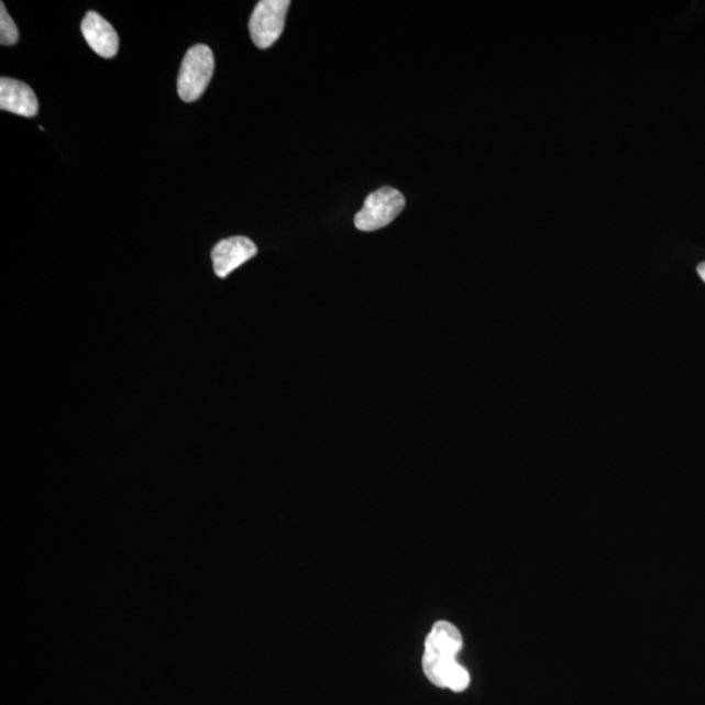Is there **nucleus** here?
Returning <instances> with one entry per match:
<instances>
[{
    "instance_id": "obj_1",
    "label": "nucleus",
    "mask_w": 705,
    "mask_h": 705,
    "mask_svg": "<svg viewBox=\"0 0 705 705\" xmlns=\"http://www.w3.org/2000/svg\"><path fill=\"white\" fill-rule=\"evenodd\" d=\"M463 647V637L456 626L445 620L431 628L425 641L422 667L432 685L462 693L471 683L470 673L458 664L456 656Z\"/></svg>"
},
{
    "instance_id": "obj_2",
    "label": "nucleus",
    "mask_w": 705,
    "mask_h": 705,
    "mask_svg": "<svg viewBox=\"0 0 705 705\" xmlns=\"http://www.w3.org/2000/svg\"><path fill=\"white\" fill-rule=\"evenodd\" d=\"M214 73L211 48L197 45L190 48L181 62L178 76V95L185 102H194L206 92Z\"/></svg>"
},
{
    "instance_id": "obj_3",
    "label": "nucleus",
    "mask_w": 705,
    "mask_h": 705,
    "mask_svg": "<svg viewBox=\"0 0 705 705\" xmlns=\"http://www.w3.org/2000/svg\"><path fill=\"white\" fill-rule=\"evenodd\" d=\"M405 208V198L393 187H382L368 195L362 211L355 214V228L362 232H375L386 228Z\"/></svg>"
},
{
    "instance_id": "obj_4",
    "label": "nucleus",
    "mask_w": 705,
    "mask_h": 705,
    "mask_svg": "<svg viewBox=\"0 0 705 705\" xmlns=\"http://www.w3.org/2000/svg\"><path fill=\"white\" fill-rule=\"evenodd\" d=\"M289 0H261L251 15V38L260 48H268L280 38L288 13Z\"/></svg>"
},
{
    "instance_id": "obj_5",
    "label": "nucleus",
    "mask_w": 705,
    "mask_h": 705,
    "mask_svg": "<svg viewBox=\"0 0 705 705\" xmlns=\"http://www.w3.org/2000/svg\"><path fill=\"white\" fill-rule=\"evenodd\" d=\"M257 254L256 244L246 236H230L212 250L214 274L225 278Z\"/></svg>"
},
{
    "instance_id": "obj_6",
    "label": "nucleus",
    "mask_w": 705,
    "mask_h": 705,
    "mask_svg": "<svg viewBox=\"0 0 705 705\" xmlns=\"http://www.w3.org/2000/svg\"><path fill=\"white\" fill-rule=\"evenodd\" d=\"M81 33L89 47L102 58H114L120 48V37L110 23L99 13L89 11L81 23Z\"/></svg>"
},
{
    "instance_id": "obj_7",
    "label": "nucleus",
    "mask_w": 705,
    "mask_h": 705,
    "mask_svg": "<svg viewBox=\"0 0 705 705\" xmlns=\"http://www.w3.org/2000/svg\"><path fill=\"white\" fill-rule=\"evenodd\" d=\"M0 109L32 118L38 114V101L33 89L16 79H0Z\"/></svg>"
},
{
    "instance_id": "obj_8",
    "label": "nucleus",
    "mask_w": 705,
    "mask_h": 705,
    "mask_svg": "<svg viewBox=\"0 0 705 705\" xmlns=\"http://www.w3.org/2000/svg\"><path fill=\"white\" fill-rule=\"evenodd\" d=\"M0 44L3 46L15 45L19 41V31L15 23L7 12L4 3L0 4Z\"/></svg>"
},
{
    "instance_id": "obj_9",
    "label": "nucleus",
    "mask_w": 705,
    "mask_h": 705,
    "mask_svg": "<svg viewBox=\"0 0 705 705\" xmlns=\"http://www.w3.org/2000/svg\"><path fill=\"white\" fill-rule=\"evenodd\" d=\"M697 274H700L702 280L705 283V262L697 265Z\"/></svg>"
}]
</instances>
